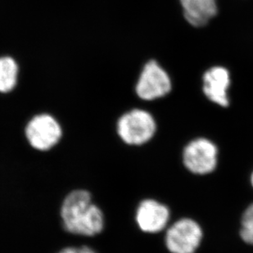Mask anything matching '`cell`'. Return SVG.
I'll return each instance as SVG.
<instances>
[{
    "instance_id": "6da1fadb",
    "label": "cell",
    "mask_w": 253,
    "mask_h": 253,
    "mask_svg": "<svg viewBox=\"0 0 253 253\" xmlns=\"http://www.w3.org/2000/svg\"><path fill=\"white\" fill-rule=\"evenodd\" d=\"M61 218L64 229L71 234L94 236L104 228V215L92 203L90 193L84 189L71 192L61 207Z\"/></svg>"
},
{
    "instance_id": "8992f818",
    "label": "cell",
    "mask_w": 253,
    "mask_h": 253,
    "mask_svg": "<svg viewBox=\"0 0 253 253\" xmlns=\"http://www.w3.org/2000/svg\"><path fill=\"white\" fill-rule=\"evenodd\" d=\"M171 82L165 70L155 61H150L143 67L136 85V93L143 100L162 98L169 93Z\"/></svg>"
},
{
    "instance_id": "ba28073f",
    "label": "cell",
    "mask_w": 253,
    "mask_h": 253,
    "mask_svg": "<svg viewBox=\"0 0 253 253\" xmlns=\"http://www.w3.org/2000/svg\"><path fill=\"white\" fill-rule=\"evenodd\" d=\"M229 84V73L224 67H212L203 76V92L205 95L211 102L221 107L229 106L228 89Z\"/></svg>"
},
{
    "instance_id": "4fadbf2b",
    "label": "cell",
    "mask_w": 253,
    "mask_h": 253,
    "mask_svg": "<svg viewBox=\"0 0 253 253\" xmlns=\"http://www.w3.org/2000/svg\"><path fill=\"white\" fill-rule=\"evenodd\" d=\"M251 183H252V184H253V174H252Z\"/></svg>"
},
{
    "instance_id": "5b68a950",
    "label": "cell",
    "mask_w": 253,
    "mask_h": 253,
    "mask_svg": "<svg viewBox=\"0 0 253 253\" xmlns=\"http://www.w3.org/2000/svg\"><path fill=\"white\" fill-rule=\"evenodd\" d=\"M217 154V148L211 141L199 138L191 141L185 147L183 160L189 171L196 174H207L216 168Z\"/></svg>"
},
{
    "instance_id": "3957f363",
    "label": "cell",
    "mask_w": 253,
    "mask_h": 253,
    "mask_svg": "<svg viewBox=\"0 0 253 253\" xmlns=\"http://www.w3.org/2000/svg\"><path fill=\"white\" fill-rule=\"evenodd\" d=\"M203 239V230L195 220L184 218L174 223L166 234V245L171 253H194Z\"/></svg>"
},
{
    "instance_id": "7a4b0ae2",
    "label": "cell",
    "mask_w": 253,
    "mask_h": 253,
    "mask_svg": "<svg viewBox=\"0 0 253 253\" xmlns=\"http://www.w3.org/2000/svg\"><path fill=\"white\" fill-rule=\"evenodd\" d=\"M117 134L129 145L139 146L153 138L157 129L155 120L147 111L134 109L120 117Z\"/></svg>"
},
{
    "instance_id": "277c9868",
    "label": "cell",
    "mask_w": 253,
    "mask_h": 253,
    "mask_svg": "<svg viewBox=\"0 0 253 253\" xmlns=\"http://www.w3.org/2000/svg\"><path fill=\"white\" fill-rule=\"evenodd\" d=\"M62 130L54 117L48 114L37 115L26 127V137L30 145L36 150L48 151L57 145Z\"/></svg>"
},
{
    "instance_id": "30bf717a",
    "label": "cell",
    "mask_w": 253,
    "mask_h": 253,
    "mask_svg": "<svg viewBox=\"0 0 253 253\" xmlns=\"http://www.w3.org/2000/svg\"><path fill=\"white\" fill-rule=\"evenodd\" d=\"M18 77V66L13 58L0 57V92L8 93L15 88Z\"/></svg>"
},
{
    "instance_id": "9c48e42d",
    "label": "cell",
    "mask_w": 253,
    "mask_h": 253,
    "mask_svg": "<svg viewBox=\"0 0 253 253\" xmlns=\"http://www.w3.org/2000/svg\"><path fill=\"white\" fill-rule=\"evenodd\" d=\"M187 22L194 27L208 24L217 13L216 0H180Z\"/></svg>"
},
{
    "instance_id": "8fae6325",
    "label": "cell",
    "mask_w": 253,
    "mask_h": 253,
    "mask_svg": "<svg viewBox=\"0 0 253 253\" xmlns=\"http://www.w3.org/2000/svg\"><path fill=\"white\" fill-rule=\"evenodd\" d=\"M240 236L245 243L253 245V203L247 208L242 216Z\"/></svg>"
},
{
    "instance_id": "7c38bea8",
    "label": "cell",
    "mask_w": 253,
    "mask_h": 253,
    "mask_svg": "<svg viewBox=\"0 0 253 253\" xmlns=\"http://www.w3.org/2000/svg\"><path fill=\"white\" fill-rule=\"evenodd\" d=\"M58 253H96L93 249L88 248V247L83 246L82 248H66L62 249Z\"/></svg>"
},
{
    "instance_id": "52a82bcc",
    "label": "cell",
    "mask_w": 253,
    "mask_h": 253,
    "mask_svg": "<svg viewBox=\"0 0 253 253\" xmlns=\"http://www.w3.org/2000/svg\"><path fill=\"white\" fill-rule=\"evenodd\" d=\"M169 218L168 207L153 199L142 201L137 209V224L145 233L155 234L162 231L168 225Z\"/></svg>"
}]
</instances>
